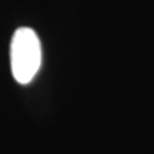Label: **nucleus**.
Masks as SVG:
<instances>
[{
	"mask_svg": "<svg viewBox=\"0 0 154 154\" xmlns=\"http://www.w3.org/2000/svg\"><path fill=\"white\" fill-rule=\"evenodd\" d=\"M11 73L17 83L27 84L33 80L42 64V46L33 29H17L10 44Z\"/></svg>",
	"mask_w": 154,
	"mask_h": 154,
	"instance_id": "nucleus-1",
	"label": "nucleus"
}]
</instances>
